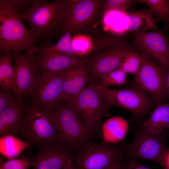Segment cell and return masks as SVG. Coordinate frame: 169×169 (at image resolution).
I'll list each match as a JSON object with an SVG mask.
<instances>
[{
    "label": "cell",
    "instance_id": "obj_1",
    "mask_svg": "<svg viewBox=\"0 0 169 169\" xmlns=\"http://www.w3.org/2000/svg\"><path fill=\"white\" fill-rule=\"evenodd\" d=\"M33 0H0V51L31 52L36 47L29 29L19 14L33 3Z\"/></svg>",
    "mask_w": 169,
    "mask_h": 169
},
{
    "label": "cell",
    "instance_id": "obj_2",
    "mask_svg": "<svg viewBox=\"0 0 169 169\" xmlns=\"http://www.w3.org/2000/svg\"><path fill=\"white\" fill-rule=\"evenodd\" d=\"M64 0L52 2L37 0L24 9L19 15L30 26L29 30L35 42L50 44L51 41L61 34L64 17Z\"/></svg>",
    "mask_w": 169,
    "mask_h": 169
},
{
    "label": "cell",
    "instance_id": "obj_3",
    "mask_svg": "<svg viewBox=\"0 0 169 169\" xmlns=\"http://www.w3.org/2000/svg\"><path fill=\"white\" fill-rule=\"evenodd\" d=\"M52 111L57 124L58 138L56 143L71 151H78L90 142L94 133L72 107L64 101Z\"/></svg>",
    "mask_w": 169,
    "mask_h": 169
},
{
    "label": "cell",
    "instance_id": "obj_4",
    "mask_svg": "<svg viewBox=\"0 0 169 169\" xmlns=\"http://www.w3.org/2000/svg\"><path fill=\"white\" fill-rule=\"evenodd\" d=\"M25 108L24 119L21 132L25 141L31 146L39 147L56 143L58 127L53 112L32 103Z\"/></svg>",
    "mask_w": 169,
    "mask_h": 169
},
{
    "label": "cell",
    "instance_id": "obj_5",
    "mask_svg": "<svg viewBox=\"0 0 169 169\" xmlns=\"http://www.w3.org/2000/svg\"><path fill=\"white\" fill-rule=\"evenodd\" d=\"M64 2L62 34L65 32L76 34L92 32L101 16L102 0H64Z\"/></svg>",
    "mask_w": 169,
    "mask_h": 169
},
{
    "label": "cell",
    "instance_id": "obj_6",
    "mask_svg": "<svg viewBox=\"0 0 169 169\" xmlns=\"http://www.w3.org/2000/svg\"><path fill=\"white\" fill-rule=\"evenodd\" d=\"M78 151L72 160L77 169H111L126 158L124 145L106 141L90 142Z\"/></svg>",
    "mask_w": 169,
    "mask_h": 169
},
{
    "label": "cell",
    "instance_id": "obj_7",
    "mask_svg": "<svg viewBox=\"0 0 169 169\" xmlns=\"http://www.w3.org/2000/svg\"><path fill=\"white\" fill-rule=\"evenodd\" d=\"M64 101L72 107L94 133L102 126V116L109 109L101 94L97 79H91L80 93Z\"/></svg>",
    "mask_w": 169,
    "mask_h": 169
},
{
    "label": "cell",
    "instance_id": "obj_8",
    "mask_svg": "<svg viewBox=\"0 0 169 169\" xmlns=\"http://www.w3.org/2000/svg\"><path fill=\"white\" fill-rule=\"evenodd\" d=\"M99 89L103 101L109 108L111 106L123 108L130 112L133 117L141 119L157 105L146 92L137 86L124 89L103 87Z\"/></svg>",
    "mask_w": 169,
    "mask_h": 169
},
{
    "label": "cell",
    "instance_id": "obj_9",
    "mask_svg": "<svg viewBox=\"0 0 169 169\" xmlns=\"http://www.w3.org/2000/svg\"><path fill=\"white\" fill-rule=\"evenodd\" d=\"M165 132L152 133L141 125L135 130L132 142L124 145L126 156L153 161L164 166L167 151Z\"/></svg>",
    "mask_w": 169,
    "mask_h": 169
},
{
    "label": "cell",
    "instance_id": "obj_10",
    "mask_svg": "<svg viewBox=\"0 0 169 169\" xmlns=\"http://www.w3.org/2000/svg\"><path fill=\"white\" fill-rule=\"evenodd\" d=\"M142 63L135 76L136 86L149 93L157 105L162 103L169 94L166 81L167 69L141 54Z\"/></svg>",
    "mask_w": 169,
    "mask_h": 169
},
{
    "label": "cell",
    "instance_id": "obj_11",
    "mask_svg": "<svg viewBox=\"0 0 169 169\" xmlns=\"http://www.w3.org/2000/svg\"><path fill=\"white\" fill-rule=\"evenodd\" d=\"M29 95L32 103L48 111L64 101L62 74H36Z\"/></svg>",
    "mask_w": 169,
    "mask_h": 169
},
{
    "label": "cell",
    "instance_id": "obj_12",
    "mask_svg": "<svg viewBox=\"0 0 169 169\" xmlns=\"http://www.w3.org/2000/svg\"><path fill=\"white\" fill-rule=\"evenodd\" d=\"M131 49L124 42L105 49L86 60L90 79H101L109 73L119 69Z\"/></svg>",
    "mask_w": 169,
    "mask_h": 169
},
{
    "label": "cell",
    "instance_id": "obj_13",
    "mask_svg": "<svg viewBox=\"0 0 169 169\" xmlns=\"http://www.w3.org/2000/svg\"><path fill=\"white\" fill-rule=\"evenodd\" d=\"M14 78L13 93L16 101L22 102L24 97L29 95L34 84L37 69L33 54L28 51L23 54L13 52Z\"/></svg>",
    "mask_w": 169,
    "mask_h": 169
},
{
    "label": "cell",
    "instance_id": "obj_14",
    "mask_svg": "<svg viewBox=\"0 0 169 169\" xmlns=\"http://www.w3.org/2000/svg\"><path fill=\"white\" fill-rule=\"evenodd\" d=\"M135 45L142 54L150 55L167 69H169L168 44L166 37L162 31L135 32L134 37Z\"/></svg>",
    "mask_w": 169,
    "mask_h": 169
},
{
    "label": "cell",
    "instance_id": "obj_15",
    "mask_svg": "<svg viewBox=\"0 0 169 169\" xmlns=\"http://www.w3.org/2000/svg\"><path fill=\"white\" fill-rule=\"evenodd\" d=\"M37 74H63L82 59L48 50H37L33 54Z\"/></svg>",
    "mask_w": 169,
    "mask_h": 169
},
{
    "label": "cell",
    "instance_id": "obj_16",
    "mask_svg": "<svg viewBox=\"0 0 169 169\" xmlns=\"http://www.w3.org/2000/svg\"><path fill=\"white\" fill-rule=\"evenodd\" d=\"M73 156L71 151L56 143L39 147L30 157L32 169H61Z\"/></svg>",
    "mask_w": 169,
    "mask_h": 169
},
{
    "label": "cell",
    "instance_id": "obj_17",
    "mask_svg": "<svg viewBox=\"0 0 169 169\" xmlns=\"http://www.w3.org/2000/svg\"><path fill=\"white\" fill-rule=\"evenodd\" d=\"M62 75L64 100L78 94L91 80L86 60L82 59Z\"/></svg>",
    "mask_w": 169,
    "mask_h": 169
},
{
    "label": "cell",
    "instance_id": "obj_18",
    "mask_svg": "<svg viewBox=\"0 0 169 169\" xmlns=\"http://www.w3.org/2000/svg\"><path fill=\"white\" fill-rule=\"evenodd\" d=\"M25 107L16 101L0 113V137H17L21 133L25 116Z\"/></svg>",
    "mask_w": 169,
    "mask_h": 169
},
{
    "label": "cell",
    "instance_id": "obj_19",
    "mask_svg": "<svg viewBox=\"0 0 169 169\" xmlns=\"http://www.w3.org/2000/svg\"><path fill=\"white\" fill-rule=\"evenodd\" d=\"M142 125L149 131L155 134L165 132L169 129V103L157 105Z\"/></svg>",
    "mask_w": 169,
    "mask_h": 169
},
{
    "label": "cell",
    "instance_id": "obj_20",
    "mask_svg": "<svg viewBox=\"0 0 169 169\" xmlns=\"http://www.w3.org/2000/svg\"><path fill=\"white\" fill-rule=\"evenodd\" d=\"M153 13L150 8L128 13L126 14L128 21L126 30L136 32L158 29Z\"/></svg>",
    "mask_w": 169,
    "mask_h": 169
},
{
    "label": "cell",
    "instance_id": "obj_21",
    "mask_svg": "<svg viewBox=\"0 0 169 169\" xmlns=\"http://www.w3.org/2000/svg\"><path fill=\"white\" fill-rule=\"evenodd\" d=\"M103 127L106 130L107 135L106 141L113 144L122 141L125 138L129 128L128 122L120 116L108 119L104 123Z\"/></svg>",
    "mask_w": 169,
    "mask_h": 169
},
{
    "label": "cell",
    "instance_id": "obj_22",
    "mask_svg": "<svg viewBox=\"0 0 169 169\" xmlns=\"http://www.w3.org/2000/svg\"><path fill=\"white\" fill-rule=\"evenodd\" d=\"M31 146L25 141L14 136L8 135L0 137V154L8 160L17 157L25 149Z\"/></svg>",
    "mask_w": 169,
    "mask_h": 169
},
{
    "label": "cell",
    "instance_id": "obj_23",
    "mask_svg": "<svg viewBox=\"0 0 169 169\" xmlns=\"http://www.w3.org/2000/svg\"><path fill=\"white\" fill-rule=\"evenodd\" d=\"M0 59V89L13 91L14 85V69L12 63L11 51H6Z\"/></svg>",
    "mask_w": 169,
    "mask_h": 169
},
{
    "label": "cell",
    "instance_id": "obj_24",
    "mask_svg": "<svg viewBox=\"0 0 169 169\" xmlns=\"http://www.w3.org/2000/svg\"><path fill=\"white\" fill-rule=\"evenodd\" d=\"M70 33L69 32L64 33L58 42L54 45L47 44L40 48L36 47L33 50L32 53L34 54L37 50H48L78 57L75 54L72 46Z\"/></svg>",
    "mask_w": 169,
    "mask_h": 169
},
{
    "label": "cell",
    "instance_id": "obj_25",
    "mask_svg": "<svg viewBox=\"0 0 169 169\" xmlns=\"http://www.w3.org/2000/svg\"><path fill=\"white\" fill-rule=\"evenodd\" d=\"M71 42L74 52L78 57L87 55L94 51V43L91 37L86 34H74Z\"/></svg>",
    "mask_w": 169,
    "mask_h": 169
},
{
    "label": "cell",
    "instance_id": "obj_26",
    "mask_svg": "<svg viewBox=\"0 0 169 169\" xmlns=\"http://www.w3.org/2000/svg\"><path fill=\"white\" fill-rule=\"evenodd\" d=\"M142 63L141 54L131 49L122 61L119 69L127 74L136 76L138 73Z\"/></svg>",
    "mask_w": 169,
    "mask_h": 169
},
{
    "label": "cell",
    "instance_id": "obj_27",
    "mask_svg": "<svg viewBox=\"0 0 169 169\" xmlns=\"http://www.w3.org/2000/svg\"><path fill=\"white\" fill-rule=\"evenodd\" d=\"M148 6L156 16V21L163 20L169 23V0H137Z\"/></svg>",
    "mask_w": 169,
    "mask_h": 169
},
{
    "label": "cell",
    "instance_id": "obj_28",
    "mask_svg": "<svg viewBox=\"0 0 169 169\" xmlns=\"http://www.w3.org/2000/svg\"><path fill=\"white\" fill-rule=\"evenodd\" d=\"M126 75L118 69L109 73L99 80V84L103 87H108L111 85L120 86L125 83Z\"/></svg>",
    "mask_w": 169,
    "mask_h": 169
},
{
    "label": "cell",
    "instance_id": "obj_29",
    "mask_svg": "<svg viewBox=\"0 0 169 169\" xmlns=\"http://www.w3.org/2000/svg\"><path fill=\"white\" fill-rule=\"evenodd\" d=\"M137 2L135 0H102L101 6V17H104L108 12L127 8L133 3Z\"/></svg>",
    "mask_w": 169,
    "mask_h": 169
},
{
    "label": "cell",
    "instance_id": "obj_30",
    "mask_svg": "<svg viewBox=\"0 0 169 169\" xmlns=\"http://www.w3.org/2000/svg\"><path fill=\"white\" fill-rule=\"evenodd\" d=\"M31 158L23 155L18 158H14L6 162L1 161L0 169H28L32 166Z\"/></svg>",
    "mask_w": 169,
    "mask_h": 169
},
{
    "label": "cell",
    "instance_id": "obj_31",
    "mask_svg": "<svg viewBox=\"0 0 169 169\" xmlns=\"http://www.w3.org/2000/svg\"><path fill=\"white\" fill-rule=\"evenodd\" d=\"M16 101L11 91L1 89L0 91V113Z\"/></svg>",
    "mask_w": 169,
    "mask_h": 169
},
{
    "label": "cell",
    "instance_id": "obj_32",
    "mask_svg": "<svg viewBox=\"0 0 169 169\" xmlns=\"http://www.w3.org/2000/svg\"><path fill=\"white\" fill-rule=\"evenodd\" d=\"M124 161V162H122L121 165L122 169H153L141 164L134 157L126 156ZM163 169H165L164 168Z\"/></svg>",
    "mask_w": 169,
    "mask_h": 169
},
{
    "label": "cell",
    "instance_id": "obj_33",
    "mask_svg": "<svg viewBox=\"0 0 169 169\" xmlns=\"http://www.w3.org/2000/svg\"><path fill=\"white\" fill-rule=\"evenodd\" d=\"M72 160L67 161L62 167V169H77L72 162Z\"/></svg>",
    "mask_w": 169,
    "mask_h": 169
},
{
    "label": "cell",
    "instance_id": "obj_34",
    "mask_svg": "<svg viewBox=\"0 0 169 169\" xmlns=\"http://www.w3.org/2000/svg\"><path fill=\"white\" fill-rule=\"evenodd\" d=\"M164 166L165 169H169V150H167Z\"/></svg>",
    "mask_w": 169,
    "mask_h": 169
},
{
    "label": "cell",
    "instance_id": "obj_35",
    "mask_svg": "<svg viewBox=\"0 0 169 169\" xmlns=\"http://www.w3.org/2000/svg\"><path fill=\"white\" fill-rule=\"evenodd\" d=\"M166 81L168 89L169 92V71H168V70L166 75Z\"/></svg>",
    "mask_w": 169,
    "mask_h": 169
},
{
    "label": "cell",
    "instance_id": "obj_36",
    "mask_svg": "<svg viewBox=\"0 0 169 169\" xmlns=\"http://www.w3.org/2000/svg\"><path fill=\"white\" fill-rule=\"evenodd\" d=\"M121 164L115 166L111 169H120L121 168Z\"/></svg>",
    "mask_w": 169,
    "mask_h": 169
},
{
    "label": "cell",
    "instance_id": "obj_37",
    "mask_svg": "<svg viewBox=\"0 0 169 169\" xmlns=\"http://www.w3.org/2000/svg\"><path fill=\"white\" fill-rule=\"evenodd\" d=\"M168 54L169 55V42L168 43Z\"/></svg>",
    "mask_w": 169,
    "mask_h": 169
},
{
    "label": "cell",
    "instance_id": "obj_38",
    "mask_svg": "<svg viewBox=\"0 0 169 169\" xmlns=\"http://www.w3.org/2000/svg\"><path fill=\"white\" fill-rule=\"evenodd\" d=\"M120 169H122V168L121 167V168H120Z\"/></svg>",
    "mask_w": 169,
    "mask_h": 169
}]
</instances>
